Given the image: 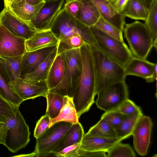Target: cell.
<instances>
[{
    "mask_svg": "<svg viewBox=\"0 0 157 157\" xmlns=\"http://www.w3.org/2000/svg\"><path fill=\"white\" fill-rule=\"evenodd\" d=\"M82 67L79 81L72 97L78 118L88 111L94 102L95 79L93 58L90 45L80 47Z\"/></svg>",
    "mask_w": 157,
    "mask_h": 157,
    "instance_id": "1",
    "label": "cell"
},
{
    "mask_svg": "<svg viewBox=\"0 0 157 157\" xmlns=\"http://www.w3.org/2000/svg\"><path fill=\"white\" fill-rule=\"evenodd\" d=\"M93 58L96 94L108 86L125 80L124 67L95 45H90Z\"/></svg>",
    "mask_w": 157,
    "mask_h": 157,
    "instance_id": "2",
    "label": "cell"
},
{
    "mask_svg": "<svg viewBox=\"0 0 157 157\" xmlns=\"http://www.w3.org/2000/svg\"><path fill=\"white\" fill-rule=\"evenodd\" d=\"M50 29L59 41L78 35L84 43L97 46L90 27L83 24L70 14L64 6L54 20Z\"/></svg>",
    "mask_w": 157,
    "mask_h": 157,
    "instance_id": "3",
    "label": "cell"
},
{
    "mask_svg": "<svg viewBox=\"0 0 157 157\" xmlns=\"http://www.w3.org/2000/svg\"><path fill=\"white\" fill-rule=\"evenodd\" d=\"M64 61L63 76L59 84L49 91L72 98L81 76L82 61L80 48L64 51L60 53Z\"/></svg>",
    "mask_w": 157,
    "mask_h": 157,
    "instance_id": "4",
    "label": "cell"
},
{
    "mask_svg": "<svg viewBox=\"0 0 157 157\" xmlns=\"http://www.w3.org/2000/svg\"><path fill=\"white\" fill-rule=\"evenodd\" d=\"M4 124L3 145L13 153L25 148L30 141V133L19 107H16L13 116Z\"/></svg>",
    "mask_w": 157,
    "mask_h": 157,
    "instance_id": "5",
    "label": "cell"
},
{
    "mask_svg": "<svg viewBox=\"0 0 157 157\" xmlns=\"http://www.w3.org/2000/svg\"><path fill=\"white\" fill-rule=\"evenodd\" d=\"M123 32L133 55L147 59L154 44L152 36L144 24L138 21L125 23Z\"/></svg>",
    "mask_w": 157,
    "mask_h": 157,
    "instance_id": "6",
    "label": "cell"
},
{
    "mask_svg": "<svg viewBox=\"0 0 157 157\" xmlns=\"http://www.w3.org/2000/svg\"><path fill=\"white\" fill-rule=\"evenodd\" d=\"M90 27L98 48L124 67L134 56L124 41L108 35L94 26Z\"/></svg>",
    "mask_w": 157,
    "mask_h": 157,
    "instance_id": "7",
    "label": "cell"
},
{
    "mask_svg": "<svg viewBox=\"0 0 157 157\" xmlns=\"http://www.w3.org/2000/svg\"><path fill=\"white\" fill-rule=\"evenodd\" d=\"M97 95L95 104L98 108L105 112L116 109L129 99L128 87L125 80L108 86Z\"/></svg>",
    "mask_w": 157,
    "mask_h": 157,
    "instance_id": "8",
    "label": "cell"
},
{
    "mask_svg": "<svg viewBox=\"0 0 157 157\" xmlns=\"http://www.w3.org/2000/svg\"><path fill=\"white\" fill-rule=\"evenodd\" d=\"M72 124L65 121L57 122L36 138L34 156L46 157L51 153Z\"/></svg>",
    "mask_w": 157,
    "mask_h": 157,
    "instance_id": "9",
    "label": "cell"
},
{
    "mask_svg": "<svg viewBox=\"0 0 157 157\" xmlns=\"http://www.w3.org/2000/svg\"><path fill=\"white\" fill-rule=\"evenodd\" d=\"M65 3L64 0H45L37 15L29 23L38 31L50 29Z\"/></svg>",
    "mask_w": 157,
    "mask_h": 157,
    "instance_id": "10",
    "label": "cell"
},
{
    "mask_svg": "<svg viewBox=\"0 0 157 157\" xmlns=\"http://www.w3.org/2000/svg\"><path fill=\"white\" fill-rule=\"evenodd\" d=\"M0 25L15 36L26 40L38 32L29 22L17 17L5 7L0 12Z\"/></svg>",
    "mask_w": 157,
    "mask_h": 157,
    "instance_id": "11",
    "label": "cell"
},
{
    "mask_svg": "<svg viewBox=\"0 0 157 157\" xmlns=\"http://www.w3.org/2000/svg\"><path fill=\"white\" fill-rule=\"evenodd\" d=\"M153 123L149 117L143 115L139 119L132 132L133 146L136 152L145 156L150 144Z\"/></svg>",
    "mask_w": 157,
    "mask_h": 157,
    "instance_id": "12",
    "label": "cell"
},
{
    "mask_svg": "<svg viewBox=\"0 0 157 157\" xmlns=\"http://www.w3.org/2000/svg\"><path fill=\"white\" fill-rule=\"evenodd\" d=\"M13 83L15 92L24 101L38 97H45L49 91L45 80H28L19 77L15 78Z\"/></svg>",
    "mask_w": 157,
    "mask_h": 157,
    "instance_id": "13",
    "label": "cell"
},
{
    "mask_svg": "<svg viewBox=\"0 0 157 157\" xmlns=\"http://www.w3.org/2000/svg\"><path fill=\"white\" fill-rule=\"evenodd\" d=\"M26 40L16 36L0 25V56L13 57L23 56L26 52Z\"/></svg>",
    "mask_w": 157,
    "mask_h": 157,
    "instance_id": "14",
    "label": "cell"
},
{
    "mask_svg": "<svg viewBox=\"0 0 157 157\" xmlns=\"http://www.w3.org/2000/svg\"><path fill=\"white\" fill-rule=\"evenodd\" d=\"M127 75H134L141 77L147 82L157 80V64L134 56L124 67Z\"/></svg>",
    "mask_w": 157,
    "mask_h": 157,
    "instance_id": "15",
    "label": "cell"
},
{
    "mask_svg": "<svg viewBox=\"0 0 157 157\" xmlns=\"http://www.w3.org/2000/svg\"><path fill=\"white\" fill-rule=\"evenodd\" d=\"M57 45L26 51L22 56L20 67V77L23 78L34 71L41 63L55 48Z\"/></svg>",
    "mask_w": 157,
    "mask_h": 157,
    "instance_id": "16",
    "label": "cell"
},
{
    "mask_svg": "<svg viewBox=\"0 0 157 157\" xmlns=\"http://www.w3.org/2000/svg\"><path fill=\"white\" fill-rule=\"evenodd\" d=\"M100 15L119 30L123 32L125 24V17L118 12L109 0H91Z\"/></svg>",
    "mask_w": 157,
    "mask_h": 157,
    "instance_id": "17",
    "label": "cell"
},
{
    "mask_svg": "<svg viewBox=\"0 0 157 157\" xmlns=\"http://www.w3.org/2000/svg\"><path fill=\"white\" fill-rule=\"evenodd\" d=\"M44 3L33 5L25 0H14L5 7L17 17L29 22L36 16Z\"/></svg>",
    "mask_w": 157,
    "mask_h": 157,
    "instance_id": "18",
    "label": "cell"
},
{
    "mask_svg": "<svg viewBox=\"0 0 157 157\" xmlns=\"http://www.w3.org/2000/svg\"><path fill=\"white\" fill-rule=\"evenodd\" d=\"M0 95L16 107H19L24 101L15 92L13 81L0 61Z\"/></svg>",
    "mask_w": 157,
    "mask_h": 157,
    "instance_id": "19",
    "label": "cell"
},
{
    "mask_svg": "<svg viewBox=\"0 0 157 157\" xmlns=\"http://www.w3.org/2000/svg\"><path fill=\"white\" fill-rule=\"evenodd\" d=\"M59 42L50 29L39 31L26 40L25 48L26 51H30L57 45Z\"/></svg>",
    "mask_w": 157,
    "mask_h": 157,
    "instance_id": "20",
    "label": "cell"
},
{
    "mask_svg": "<svg viewBox=\"0 0 157 157\" xmlns=\"http://www.w3.org/2000/svg\"><path fill=\"white\" fill-rule=\"evenodd\" d=\"M79 3L75 18L83 24L90 27L94 26L101 15L91 0H78Z\"/></svg>",
    "mask_w": 157,
    "mask_h": 157,
    "instance_id": "21",
    "label": "cell"
},
{
    "mask_svg": "<svg viewBox=\"0 0 157 157\" xmlns=\"http://www.w3.org/2000/svg\"><path fill=\"white\" fill-rule=\"evenodd\" d=\"M121 142L117 138L101 137L84 136L79 150L83 151H105L106 152L117 143Z\"/></svg>",
    "mask_w": 157,
    "mask_h": 157,
    "instance_id": "22",
    "label": "cell"
},
{
    "mask_svg": "<svg viewBox=\"0 0 157 157\" xmlns=\"http://www.w3.org/2000/svg\"><path fill=\"white\" fill-rule=\"evenodd\" d=\"M84 134L83 127L80 123L78 122L72 124L52 151V153H58L68 146L81 143Z\"/></svg>",
    "mask_w": 157,
    "mask_h": 157,
    "instance_id": "23",
    "label": "cell"
},
{
    "mask_svg": "<svg viewBox=\"0 0 157 157\" xmlns=\"http://www.w3.org/2000/svg\"><path fill=\"white\" fill-rule=\"evenodd\" d=\"M63 107L58 115L50 119L49 128L54 124L59 121H65L72 124L78 122V117L74 104L72 98L66 96H63Z\"/></svg>",
    "mask_w": 157,
    "mask_h": 157,
    "instance_id": "24",
    "label": "cell"
},
{
    "mask_svg": "<svg viewBox=\"0 0 157 157\" xmlns=\"http://www.w3.org/2000/svg\"><path fill=\"white\" fill-rule=\"evenodd\" d=\"M64 59L61 54H57L46 80L49 91L57 87L63 78L64 71Z\"/></svg>",
    "mask_w": 157,
    "mask_h": 157,
    "instance_id": "25",
    "label": "cell"
},
{
    "mask_svg": "<svg viewBox=\"0 0 157 157\" xmlns=\"http://www.w3.org/2000/svg\"><path fill=\"white\" fill-rule=\"evenodd\" d=\"M143 115L140 109L131 115L126 116L119 126L115 129L117 138L121 141L132 136L136 123Z\"/></svg>",
    "mask_w": 157,
    "mask_h": 157,
    "instance_id": "26",
    "label": "cell"
},
{
    "mask_svg": "<svg viewBox=\"0 0 157 157\" xmlns=\"http://www.w3.org/2000/svg\"><path fill=\"white\" fill-rule=\"evenodd\" d=\"M149 9L140 0H129L122 14L125 17L132 19L145 21L147 16Z\"/></svg>",
    "mask_w": 157,
    "mask_h": 157,
    "instance_id": "27",
    "label": "cell"
},
{
    "mask_svg": "<svg viewBox=\"0 0 157 157\" xmlns=\"http://www.w3.org/2000/svg\"><path fill=\"white\" fill-rule=\"evenodd\" d=\"M58 47L53 50L33 72L25 75L23 78L28 80H46L52 64L57 53Z\"/></svg>",
    "mask_w": 157,
    "mask_h": 157,
    "instance_id": "28",
    "label": "cell"
},
{
    "mask_svg": "<svg viewBox=\"0 0 157 157\" xmlns=\"http://www.w3.org/2000/svg\"><path fill=\"white\" fill-rule=\"evenodd\" d=\"M84 136L117 138L115 128L102 118L96 124L91 127L88 131L84 134Z\"/></svg>",
    "mask_w": 157,
    "mask_h": 157,
    "instance_id": "29",
    "label": "cell"
},
{
    "mask_svg": "<svg viewBox=\"0 0 157 157\" xmlns=\"http://www.w3.org/2000/svg\"><path fill=\"white\" fill-rule=\"evenodd\" d=\"M45 97L47 107L45 114L48 116L50 119L54 118L58 115L63 107V96L49 91Z\"/></svg>",
    "mask_w": 157,
    "mask_h": 157,
    "instance_id": "30",
    "label": "cell"
},
{
    "mask_svg": "<svg viewBox=\"0 0 157 157\" xmlns=\"http://www.w3.org/2000/svg\"><path fill=\"white\" fill-rule=\"evenodd\" d=\"M144 23L153 39L154 47L157 45V0H154L149 9L147 17Z\"/></svg>",
    "mask_w": 157,
    "mask_h": 157,
    "instance_id": "31",
    "label": "cell"
},
{
    "mask_svg": "<svg viewBox=\"0 0 157 157\" xmlns=\"http://www.w3.org/2000/svg\"><path fill=\"white\" fill-rule=\"evenodd\" d=\"M22 56L6 57L0 56V61L13 81L20 77V67Z\"/></svg>",
    "mask_w": 157,
    "mask_h": 157,
    "instance_id": "32",
    "label": "cell"
},
{
    "mask_svg": "<svg viewBox=\"0 0 157 157\" xmlns=\"http://www.w3.org/2000/svg\"><path fill=\"white\" fill-rule=\"evenodd\" d=\"M107 157H135L136 154L129 144L118 142L107 151Z\"/></svg>",
    "mask_w": 157,
    "mask_h": 157,
    "instance_id": "33",
    "label": "cell"
},
{
    "mask_svg": "<svg viewBox=\"0 0 157 157\" xmlns=\"http://www.w3.org/2000/svg\"><path fill=\"white\" fill-rule=\"evenodd\" d=\"M100 30L118 40L124 41L122 32L107 21L101 16L94 25Z\"/></svg>",
    "mask_w": 157,
    "mask_h": 157,
    "instance_id": "34",
    "label": "cell"
},
{
    "mask_svg": "<svg viewBox=\"0 0 157 157\" xmlns=\"http://www.w3.org/2000/svg\"><path fill=\"white\" fill-rule=\"evenodd\" d=\"M84 43L79 36H73L63 40L59 41L58 46L57 53L69 49L80 48Z\"/></svg>",
    "mask_w": 157,
    "mask_h": 157,
    "instance_id": "35",
    "label": "cell"
},
{
    "mask_svg": "<svg viewBox=\"0 0 157 157\" xmlns=\"http://www.w3.org/2000/svg\"><path fill=\"white\" fill-rule=\"evenodd\" d=\"M16 107L0 95V123H5L11 118Z\"/></svg>",
    "mask_w": 157,
    "mask_h": 157,
    "instance_id": "36",
    "label": "cell"
},
{
    "mask_svg": "<svg viewBox=\"0 0 157 157\" xmlns=\"http://www.w3.org/2000/svg\"><path fill=\"white\" fill-rule=\"evenodd\" d=\"M126 116L114 110L105 112L101 118L106 121L115 129L121 123Z\"/></svg>",
    "mask_w": 157,
    "mask_h": 157,
    "instance_id": "37",
    "label": "cell"
},
{
    "mask_svg": "<svg viewBox=\"0 0 157 157\" xmlns=\"http://www.w3.org/2000/svg\"><path fill=\"white\" fill-rule=\"evenodd\" d=\"M50 119L48 116L45 114L37 122L34 133L36 139L42 135L49 128Z\"/></svg>",
    "mask_w": 157,
    "mask_h": 157,
    "instance_id": "38",
    "label": "cell"
},
{
    "mask_svg": "<svg viewBox=\"0 0 157 157\" xmlns=\"http://www.w3.org/2000/svg\"><path fill=\"white\" fill-rule=\"evenodd\" d=\"M140 109V108L133 101L128 99L115 110L124 115L129 116L133 114Z\"/></svg>",
    "mask_w": 157,
    "mask_h": 157,
    "instance_id": "39",
    "label": "cell"
},
{
    "mask_svg": "<svg viewBox=\"0 0 157 157\" xmlns=\"http://www.w3.org/2000/svg\"><path fill=\"white\" fill-rule=\"evenodd\" d=\"M81 143H77L68 146L59 152L54 154L55 155L59 157H79L78 150Z\"/></svg>",
    "mask_w": 157,
    "mask_h": 157,
    "instance_id": "40",
    "label": "cell"
},
{
    "mask_svg": "<svg viewBox=\"0 0 157 157\" xmlns=\"http://www.w3.org/2000/svg\"><path fill=\"white\" fill-rule=\"evenodd\" d=\"M64 6L68 12L75 17L79 8V3L78 0L65 2Z\"/></svg>",
    "mask_w": 157,
    "mask_h": 157,
    "instance_id": "41",
    "label": "cell"
},
{
    "mask_svg": "<svg viewBox=\"0 0 157 157\" xmlns=\"http://www.w3.org/2000/svg\"><path fill=\"white\" fill-rule=\"evenodd\" d=\"M105 151H88L78 150L79 157H107Z\"/></svg>",
    "mask_w": 157,
    "mask_h": 157,
    "instance_id": "42",
    "label": "cell"
},
{
    "mask_svg": "<svg viewBox=\"0 0 157 157\" xmlns=\"http://www.w3.org/2000/svg\"><path fill=\"white\" fill-rule=\"evenodd\" d=\"M117 10L122 14V12L129 0H109Z\"/></svg>",
    "mask_w": 157,
    "mask_h": 157,
    "instance_id": "43",
    "label": "cell"
},
{
    "mask_svg": "<svg viewBox=\"0 0 157 157\" xmlns=\"http://www.w3.org/2000/svg\"><path fill=\"white\" fill-rule=\"evenodd\" d=\"M4 126V123H0V144L3 145Z\"/></svg>",
    "mask_w": 157,
    "mask_h": 157,
    "instance_id": "44",
    "label": "cell"
},
{
    "mask_svg": "<svg viewBox=\"0 0 157 157\" xmlns=\"http://www.w3.org/2000/svg\"><path fill=\"white\" fill-rule=\"evenodd\" d=\"M27 2L30 4L35 5L40 4L45 2V0H25Z\"/></svg>",
    "mask_w": 157,
    "mask_h": 157,
    "instance_id": "45",
    "label": "cell"
},
{
    "mask_svg": "<svg viewBox=\"0 0 157 157\" xmlns=\"http://www.w3.org/2000/svg\"><path fill=\"white\" fill-rule=\"evenodd\" d=\"M146 6L149 8L154 0H140Z\"/></svg>",
    "mask_w": 157,
    "mask_h": 157,
    "instance_id": "46",
    "label": "cell"
},
{
    "mask_svg": "<svg viewBox=\"0 0 157 157\" xmlns=\"http://www.w3.org/2000/svg\"><path fill=\"white\" fill-rule=\"evenodd\" d=\"M14 0H4L5 7H6L8 5Z\"/></svg>",
    "mask_w": 157,
    "mask_h": 157,
    "instance_id": "47",
    "label": "cell"
},
{
    "mask_svg": "<svg viewBox=\"0 0 157 157\" xmlns=\"http://www.w3.org/2000/svg\"><path fill=\"white\" fill-rule=\"evenodd\" d=\"M65 2H68V1H73V0H64Z\"/></svg>",
    "mask_w": 157,
    "mask_h": 157,
    "instance_id": "48",
    "label": "cell"
}]
</instances>
